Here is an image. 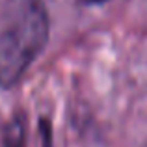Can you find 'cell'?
<instances>
[{
  "mask_svg": "<svg viewBox=\"0 0 147 147\" xmlns=\"http://www.w3.org/2000/svg\"><path fill=\"white\" fill-rule=\"evenodd\" d=\"M49 39V15L41 0H13L0 28V86L21 80Z\"/></svg>",
  "mask_w": 147,
  "mask_h": 147,
  "instance_id": "obj_1",
  "label": "cell"
},
{
  "mask_svg": "<svg viewBox=\"0 0 147 147\" xmlns=\"http://www.w3.org/2000/svg\"><path fill=\"white\" fill-rule=\"evenodd\" d=\"M80 4H86V6H95V4H102L106 0H78Z\"/></svg>",
  "mask_w": 147,
  "mask_h": 147,
  "instance_id": "obj_3",
  "label": "cell"
},
{
  "mask_svg": "<svg viewBox=\"0 0 147 147\" xmlns=\"http://www.w3.org/2000/svg\"><path fill=\"white\" fill-rule=\"evenodd\" d=\"M6 147H26V125L22 115H15L4 132Z\"/></svg>",
  "mask_w": 147,
  "mask_h": 147,
  "instance_id": "obj_2",
  "label": "cell"
}]
</instances>
